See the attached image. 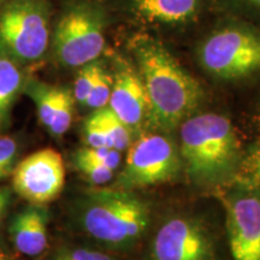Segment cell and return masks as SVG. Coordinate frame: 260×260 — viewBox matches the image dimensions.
Here are the masks:
<instances>
[{
	"label": "cell",
	"mask_w": 260,
	"mask_h": 260,
	"mask_svg": "<svg viewBox=\"0 0 260 260\" xmlns=\"http://www.w3.org/2000/svg\"><path fill=\"white\" fill-rule=\"evenodd\" d=\"M133 52L148 99V122L155 128L172 130L193 115L204 92L157 39L138 37Z\"/></svg>",
	"instance_id": "obj_1"
},
{
	"label": "cell",
	"mask_w": 260,
	"mask_h": 260,
	"mask_svg": "<svg viewBox=\"0 0 260 260\" xmlns=\"http://www.w3.org/2000/svg\"><path fill=\"white\" fill-rule=\"evenodd\" d=\"M180 128L181 160L194 181H219L234 170L240 146L229 118L218 113H201L188 117Z\"/></svg>",
	"instance_id": "obj_2"
},
{
	"label": "cell",
	"mask_w": 260,
	"mask_h": 260,
	"mask_svg": "<svg viewBox=\"0 0 260 260\" xmlns=\"http://www.w3.org/2000/svg\"><path fill=\"white\" fill-rule=\"evenodd\" d=\"M84 233L109 248H128L149 224L147 205L129 190H96L87 194L80 207Z\"/></svg>",
	"instance_id": "obj_3"
},
{
	"label": "cell",
	"mask_w": 260,
	"mask_h": 260,
	"mask_svg": "<svg viewBox=\"0 0 260 260\" xmlns=\"http://www.w3.org/2000/svg\"><path fill=\"white\" fill-rule=\"evenodd\" d=\"M50 41L44 0H10L0 14V52L29 63L44 56Z\"/></svg>",
	"instance_id": "obj_4"
},
{
	"label": "cell",
	"mask_w": 260,
	"mask_h": 260,
	"mask_svg": "<svg viewBox=\"0 0 260 260\" xmlns=\"http://www.w3.org/2000/svg\"><path fill=\"white\" fill-rule=\"evenodd\" d=\"M207 73L222 80H237L260 70V32L232 25L212 32L199 51Z\"/></svg>",
	"instance_id": "obj_5"
},
{
	"label": "cell",
	"mask_w": 260,
	"mask_h": 260,
	"mask_svg": "<svg viewBox=\"0 0 260 260\" xmlns=\"http://www.w3.org/2000/svg\"><path fill=\"white\" fill-rule=\"evenodd\" d=\"M105 47V17L92 4L68 9L53 35L54 56L60 64L81 68L96 60Z\"/></svg>",
	"instance_id": "obj_6"
},
{
	"label": "cell",
	"mask_w": 260,
	"mask_h": 260,
	"mask_svg": "<svg viewBox=\"0 0 260 260\" xmlns=\"http://www.w3.org/2000/svg\"><path fill=\"white\" fill-rule=\"evenodd\" d=\"M181 157L174 142L161 134H146L129 146L118 189L132 190L164 183L177 176Z\"/></svg>",
	"instance_id": "obj_7"
},
{
	"label": "cell",
	"mask_w": 260,
	"mask_h": 260,
	"mask_svg": "<svg viewBox=\"0 0 260 260\" xmlns=\"http://www.w3.org/2000/svg\"><path fill=\"white\" fill-rule=\"evenodd\" d=\"M65 183V165L59 152L44 148L16 165L12 187L31 205H45L59 197Z\"/></svg>",
	"instance_id": "obj_8"
},
{
	"label": "cell",
	"mask_w": 260,
	"mask_h": 260,
	"mask_svg": "<svg viewBox=\"0 0 260 260\" xmlns=\"http://www.w3.org/2000/svg\"><path fill=\"white\" fill-rule=\"evenodd\" d=\"M226 228L234 260H260V191L243 186L228 194Z\"/></svg>",
	"instance_id": "obj_9"
},
{
	"label": "cell",
	"mask_w": 260,
	"mask_h": 260,
	"mask_svg": "<svg viewBox=\"0 0 260 260\" xmlns=\"http://www.w3.org/2000/svg\"><path fill=\"white\" fill-rule=\"evenodd\" d=\"M152 260H214L212 241L197 220L175 217L155 233Z\"/></svg>",
	"instance_id": "obj_10"
},
{
	"label": "cell",
	"mask_w": 260,
	"mask_h": 260,
	"mask_svg": "<svg viewBox=\"0 0 260 260\" xmlns=\"http://www.w3.org/2000/svg\"><path fill=\"white\" fill-rule=\"evenodd\" d=\"M107 107L133 132L148 121L147 94L141 76L132 65L123 63L117 69Z\"/></svg>",
	"instance_id": "obj_11"
},
{
	"label": "cell",
	"mask_w": 260,
	"mask_h": 260,
	"mask_svg": "<svg viewBox=\"0 0 260 260\" xmlns=\"http://www.w3.org/2000/svg\"><path fill=\"white\" fill-rule=\"evenodd\" d=\"M48 216L41 205H30L17 213L10 226L12 246L18 254L38 258L48 246Z\"/></svg>",
	"instance_id": "obj_12"
},
{
	"label": "cell",
	"mask_w": 260,
	"mask_h": 260,
	"mask_svg": "<svg viewBox=\"0 0 260 260\" xmlns=\"http://www.w3.org/2000/svg\"><path fill=\"white\" fill-rule=\"evenodd\" d=\"M136 12L152 22L184 23L197 15L200 0H133Z\"/></svg>",
	"instance_id": "obj_13"
},
{
	"label": "cell",
	"mask_w": 260,
	"mask_h": 260,
	"mask_svg": "<svg viewBox=\"0 0 260 260\" xmlns=\"http://www.w3.org/2000/svg\"><path fill=\"white\" fill-rule=\"evenodd\" d=\"M22 84L23 76L16 60L0 52V130L9 125Z\"/></svg>",
	"instance_id": "obj_14"
},
{
	"label": "cell",
	"mask_w": 260,
	"mask_h": 260,
	"mask_svg": "<svg viewBox=\"0 0 260 260\" xmlns=\"http://www.w3.org/2000/svg\"><path fill=\"white\" fill-rule=\"evenodd\" d=\"M65 89L41 82H30L27 86V93L34 100L39 119L45 128H50Z\"/></svg>",
	"instance_id": "obj_15"
},
{
	"label": "cell",
	"mask_w": 260,
	"mask_h": 260,
	"mask_svg": "<svg viewBox=\"0 0 260 260\" xmlns=\"http://www.w3.org/2000/svg\"><path fill=\"white\" fill-rule=\"evenodd\" d=\"M93 113L109 139L111 148L119 152L129 148L133 140V130L128 125H125L107 106L94 110Z\"/></svg>",
	"instance_id": "obj_16"
},
{
	"label": "cell",
	"mask_w": 260,
	"mask_h": 260,
	"mask_svg": "<svg viewBox=\"0 0 260 260\" xmlns=\"http://www.w3.org/2000/svg\"><path fill=\"white\" fill-rule=\"evenodd\" d=\"M74 95L69 89H65L58 105L48 132L56 138H60L70 128L74 116Z\"/></svg>",
	"instance_id": "obj_17"
},
{
	"label": "cell",
	"mask_w": 260,
	"mask_h": 260,
	"mask_svg": "<svg viewBox=\"0 0 260 260\" xmlns=\"http://www.w3.org/2000/svg\"><path fill=\"white\" fill-rule=\"evenodd\" d=\"M102 65H100L98 61H92V63H88L83 67H81V70L77 74L76 80H75L74 83V90L73 95L74 99L80 104L86 103L87 98H88V94L92 89L94 82H95L98 75H99L100 70H102Z\"/></svg>",
	"instance_id": "obj_18"
},
{
	"label": "cell",
	"mask_w": 260,
	"mask_h": 260,
	"mask_svg": "<svg viewBox=\"0 0 260 260\" xmlns=\"http://www.w3.org/2000/svg\"><path fill=\"white\" fill-rule=\"evenodd\" d=\"M112 90V77L102 68L99 75H98L95 82H94L92 89L88 94L84 105L89 109L99 110L109 105L110 96Z\"/></svg>",
	"instance_id": "obj_19"
},
{
	"label": "cell",
	"mask_w": 260,
	"mask_h": 260,
	"mask_svg": "<svg viewBox=\"0 0 260 260\" xmlns=\"http://www.w3.org/2000/svg\"><path fill=\"white\" fill-rule=\"evenodd\" d=\"M50 260H116L107 253L89 247L63 246L52 254Z\"/></svg>",
	"instance_id": "obj_20"
},
{
	"label": "cell",
	"mask_w": 260,
	"mask_h": 260,
	"mask_svg": "<svg viewBox=\"0 0 260 260\" xmlns=\"http://www.w3.org/2000/svg\"><path fill=\"white\" fill-rule=\"evenodd\" d=\"M75 158L83 159V160H90L105 165L115 171L121 164L122 157L121 152L113 148L107 147H86L80 149Z\"/></svg>",
	"instance_id": "obj_21"
},
{
	"label": "cell",
	"mask_w": 260,
	"mask_h": 260,
	"mask_svg": "<svg viewBox=\"0 0 260 260\" xmlns=\"http://www.w3.org/2000/svg\"><path fill=\"white\" fill-rule=\"evenodd\" d=\"M18 144L10 136H0V181L12 175L18 155Z\"/></svg>",
	"instance_id": "obj_22"
},
{
	"label": "cell",
	"mask_w": 260,
	"mask_h": 260,
	"mask_svg": "<svg viewBox=\"0 0 260 260\" xmlns=\"http://www.w3.org/2000/svg\"><path fill=\"white\" fill-rule=\"evenodd\" d=\"M75 165L93 184H105L113 178V170L99 162L75 158Z\"/></svg>",
	"instance_id": "obj_23"
},
{
	"label": "cell",
	"mask_w": 260,
	"mask_h": 260,
	"mask_svg": "<svg viewBox=\"0 0 260 260\" xmlns=\"http://www.w3.org/2000/svg\"><path fill=\"white\" fill-rule=\"evenodd\" d=\"M242 171L247 183L260 187V142L249 147L242 161Z\"/></svg>",
	"instance_id": "obj_24"
},
{
	"label": "cell",
	"mask_w": 260,
	"mask_h": 260,
	"mask_svg": "<svg viewBox=\"0 0 260 260\" xmlns=\"http://www.w3.org/2000/svg\"><path fill=\"white\" fill-rule=\"evenodd\" d=\"M83 138L88 147H107L111 148L109 139L104 133L102 125L98 122L96 117L92 113L83 124Z\"/></svg>",
	"instance_id": "obj_25"
},
{
	"label": "cell",
	"mask_w": 260,
	"mask_h": 260,
	"mask_svg": "<svg viewBox=\"0 0 260 260\" xmlns=\"http://www.w3.org/2000/svg\"><path fill=\"white\" fill-rule=\"evenodd\" d=\"M12 198V191L10 188H0V222L4 218L6 211Z\"/></svg>",
	"instance_id": "obj_26"
},
{
	"label": "cell",
	"mask_w": 260,
	"mask_h": 260,
	"mask_svg": "<svg viewBox=\"0 0 260 260\" xmlns=\"http://www.w3.org/2000/svg\"><path fill=\"white\" fill-rule=\"evenodd\" d=\"M0 260H15V259L12 258V255H10L8 252L0 248Z\"/></svg>",
	"instance_id": "obj_27"
},
{
	"label": "cell",
	"mask_w": 260,
	"mask_h": 260,
	"mask_svg": "<svg viewBox=\"0 0 260 260\" xmlns=\"http://www.w3.org/2000/svg\"><path fill=\"white\" fill-rule=\"evenodd\" d=\"M248 3H251V4L258 6V8H260V0H247Z\"/></svg>",
	"instance_id": "obj_28"
}]
</instances>
